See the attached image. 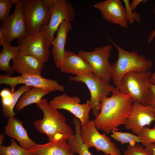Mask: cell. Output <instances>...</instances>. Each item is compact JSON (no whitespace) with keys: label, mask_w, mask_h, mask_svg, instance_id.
Returning <instances> with one entry per match:
<instances>
[{"label":"cell","mask_w":155,"mask_h":155,"mask_svg":"<svg viewBox=\"0 0 155 155\" xmlns=\"http://www.w3.org/2000/svg\"><path fill=\"white\" fill-rule=\"evenodd\" d=\"M41 88L51 92L59 91L63 92L65 87L55 80L46 79L41 75H21L12 77L8 74L0 75V84H6L10 86L11 92L14 91L15 87L19 84Z\"/></svg>","instance_id":"7c38bea8"},{"label":"cell","mask_w":155,"mask_h":155,"mask_svg":"<svg viewBox=\"0 0 155 155\" xmlns=\"http://www.w3.org/2000/svg\"><path fill=\"white\" fill-rule=\"evenodd\" d=\"M72 28L71 22L65 20L59 26L57 36L52 42L51 50L55 66L60 68L62 65L65 57V45L67 34Z\"/></svg>","instance_id":"ac0fdd59"},{"label":"cell","mask_w":155,"mask_h":155,"mask_svg":"<svg viewBox=\"0 0 155 155\" xmlns=\"http://www.w3.org/2000/svg\"><path fill=\"white\" fill-rule=\"evenodd\" d=\"M15 5L13 14H10L0 25V45L3 42L10 45L13 40L22 39L28 34L21 0H15Z\"/></svg>","instance_id":"8992f818"},{"label":"cell","mask_w":155,"mask_h":155,"mask_svg":"<svg viewBox=\"0 0 155 155\" xmlns=\"http://www.w3.org/2000/svg\"></svg>","instance_id":"ab89813d"},{"label":"cell","mask_w":155,"mask_h":155,"mask_svg":"<svg viewBox=\"0 0 155 155\" xmlns=\"http://www.w3.org/2000/svg\"><path fill=\"white\" fill-rule=\"evenodd\" d=\"M15 0H0V21L2 22L10 15V11Z\"/></svg>","instance_id":"f1b7e54d"},{"label":"cell","mask_w":155,"mask_h":155,"mask_svg":"<svg viewBox=\"0 0 155 155\" xmlns=\"http://www.w3.org/2000/svg\"><path fill=\"white\" fill-rule=\"evenodd\" d=\"M109 40L118 51L117 60L112 65V80L118 89L123 77L131 72H145L153 65L152 60L147 59L136 52L127 51L122 49L110 38Z\"/></svg>","instance_id":"3957f363"},{"label":"cell","mask_w":155,"mask_h":155,"mask_svg":"<svg viewBox=\"0 0 155 155\" xmlns=\"http://www.w3.org/2000/svg\"><path fill=\"white\" fill-rule=\"evenodd\" d=\"M148 104L155 109V85L152 83L150 86Z\"/></svg>","instance_id":"1f68e13d"},{"label":"cell","mask_w":155,"mask_h":155,"mask_svg":"<svg viewBox=\"0 0 155 155\" xmlns=\"http://www.w3.org/2000/svg\"><path fill=\"white\" fill-rule=\"evenodd\" d=\"M4 129L6 134L16 140L24 149H28L37 144L30 138L27 130L23 126V122L14 117L8 118L7 124Z\"/></svg>","instance_id":"d6986e66"},{"label":"cell","mask_w":155,"mask_h":155,"mask_svg":"<svg viewBox=\"0 0 155 155\" xmlns=\"http://www.w3.org/2000/svg\"><path fill=\"white\" fill-rule=\"evenodd\" d=\"M138 136L141 139L142 145L145 147L155 143V124L151 129L147 126L144 127Z\"/></svg>","instance_id":"4316f807"},{"label":"cell","mask_w":155,"mask_h":155,"mask_svg":"<svg viewBox=\"0 0 155 155\" xmlns=\"http://www.w3.org/2000/svg\"><path fill=\"white\" fill-rule=\"evenodd\" d=\"M126 11V19L128 23L133 24L135 21L139 22L141 21L140 14L136 11H133L131 8L129 0H123Z\"/></svg>","instance_id":"f546056e"},{"label":"cell","mask_w":155,"mask_h":155,"mask_svg":"<svg viewBox=\"0 0 155 155\" xmlns=\"http://www.w3.org/2000/svg\"><path fill=\"white\" fill-rule=\"evenodd\" d=\"M68 80L82 82L86 86L90 95V100L87 102L91 106L93 115L96 118L99 115L100 111L101 99L107 97L111 92L117 89L109 83L102 81L93 73L88 77L69 76Z\"/></svg>","instance_id":"ba28073f"},{"label":"cell","mask_w":155,"mask_h":155,"mask_svg":"<svg viewBox=\"0 0 155 155\" xmlns=\"http://www.w3.org/2000/svg\"><path fill=\"white\" fill-rule=\"evenodd\" d=\"M32 87L23 85L21 86L17 90L12 93L11 101L9 107L7 118H9L14 117L16 113L13 111V108L17 101L22 94L26 91L31 89Z\"/></svg>","instance_id":"484cf974"},{"label":"cell","mask_w":155,"mask_h":155,"mask_svg":"<svg viewBox=\"0 0 155 155\" xmlns=\"http://www.w3.org/2000/svg\"><path fill=\"white\" fill-rule=\"evenodd\" d=\"M28 150L34 155H75L71 150L67 140L37 144Z\"/></svg>","instance_id":"ffe728a7"},{"label":"cell","mask_w":155,"mask_h":155,"mask_svg":"<svg viewBox=\"0 0 155 155\" xmlns=\"http://www.w3.org/2000/svg\"><path fill=\"white\" fill-rule=\"evenodd\" d=\"M50 93L49 91L41 88L32 87L25 92L20 98L16 106L17 111L22 110L30 104L37 103L43 96Z\"/></svg>","instance_id":"44dd1931"},{"label":"cell","mask_w":155,"mask_h":155,"mask_svg":"<svg viewBox=\"0 0 155 155\" xmlns=\"http://www.w3.org/2000/svg\"><path fill=\"white\" fill-rule=\"evenodd\" d=\"M145 149L148 155H155V143L146 146Z\"/></svg>","instance_id":"d6a6232c"},{"label":"cell","mask_w":155,"mask_h":155,"mask_svg":"<svg viewBox=\"0 0 155 155\" xmlns=\"http://www.w3.org/2000/svg\"><path fill=\"white\" fill-rule=\"evenodd\" d=\"M146 0H133L131 3H130V7L131 10L134 11L137 5L142 2H145Z\"/></svg>","instance_id":"836d02e7"},{"label":"cell","mask_w":155,"mask_h":155,"mask_svg":"<svg viewBox=\"0 0 155 155\" xmlns=\"http://www.w3.org/2000/svg\"><path fill=\"white\" fill-rule=\"evenodd\" d=\"M19 52L32 56L45 63L49 58V48L52 43L40 30L32 31L23 38L18 40Z\"/></svg>","instance_id":"9c48e42d"},{"label":"cell","mask_w":155,"mask_h":155,"mask_svg":"<svg viewBox=\"0 0 155 155\" xmlns=\"http://www.w3.org/2000/svg\"><path fill=\"white\" fill-rule=\"evenodd\" d=\"M34 155L32 154V155Z\"/></svg>","instance_id":"f35d334b"},{"label":"cell","mask_w":155,"mask_h":155,"mask_svg":"<svg viewBox=\"0 0 155 155\" xmlns=\"http://www.w3.org/2000/svg\"><path fill=\"white\" fill-rule=\"evenodd\" d=\"M0 95L3 107L2 113L4 116L7 118L12 99V93L9 89L5 88L1 91Z\"/></svg>","instance_id":"83f0119b"},{"label":"cell","mask_w":155,"mask_h":155,"mask_svg":"<svg viewBox=\"0 0 155 155\" xmlns=\"http://www.w3.org/2000/svg\"><path fill=\"white\" fill-rule=\"evenodd\" d=\"M152 73L149 71L145 72L128 73L122 78L118 89L120 93L129 95L133 102L146 105L151 83Z\"/></svg>","instance_id":"277c9868"},{"label":"cell","mask_w":155,"mask_h":155,"mask_svg":"<svg viewBox=\"0 0 155 155\" xmlns=\"http://www.w3.org/2000/svg\"><path fill=\"white\" fill-rule=\"evenodd\" d=\"M76 12L71 4L67 0H55L51 7L50 22L46 26H42L40 30L52 43L54 34L60 24L65 20L70 22L75 19Z\"/></svg>","instance_id":"8fae6325"},{"label":"cell","mask_w":155,"mask_h":155,"mask_svg":"<svg viewBox=\"0 0 155 155\" xmlns=\"http://www.w3.org/2000/svg\"><path fill=\"white\" fill-rule=\"evenodd\" d=\"M55 0H21L24 16L28 34L40 30L50 22L51 7Z\"/></svg>","instance_id":"5b68a950"},{"label":"cell","mask_w":155,"mask_h":155,"mask_svg":"<svg viewBox=\"0 0 155 155\" xmlns=\"http://www.w3.org/2000/svg\"><path fill=\"white\" fill-rule=\"evenodd\" d=\"M154 14L155 15V7H154Z\"/></svg>","instance_id":"74e56055"},{"label":"cell","mask_w":155,"mask_h":155,"mask_svg":"<svg viewBox=\"0 0 155 155\" xmlns=\"http://www.w3.org/2000/svg\"><path fill=\"white\" fill-rule=\"evenodd\" d=\"M112 93L110 97L101 99L99 114L94 119L97 129L107 134L125 125L133 102L129 95L120 93L117 89Z\"/></svg>","instance_id":"6da1fadb"},{"label":"cell","mask_w":155,"mask_h":155,"mask_svg":"<svg viewBox=\"0 0 155 155\" xmlns=\"http://www.w3.org/2000/svg\"><path fill=\"white\" fill-rule=\"evenodd\" d=\"M75 133L73 137L67 140L72 152L77 153L79 155H92L88 149L84 144L81 138L80 131L82 127L80 120L74 117L73 119Z\"/></svg>","instance_id":"7402d4cb"},{"label":"cell","mask_w":155,"mask_h":155,"mask_svg":"<svg viewBox=\"0 0 155 155\" xmlns=\"http://www.w3.org/2000/svg\"><path fill=\"white\" fill-rule=\"evenodd\" d=\"M36 104L43 114L42 119L34 123L40 133L45 134L51 142L68 140L73 137V131L66 123L65 117L50 105L46 98H42Z\"/></svg>","instance_id":"7a4b0ae2"},{"label":"cell","mask_w":155,"mask_h":155,"mask_svg":"<svg viewBox=\"0 0 155 155\" xmlns=\"http://www.w3.org/2000/svg\"><path fill=\"white\" fill-rule=\"evenodd\" d=\"M151 81L152 84L155 85V70L152 73L151 76Z\"/></svg>","instance_id":"d590c367"},{"label":"cell","mask_w":155,"mask_h":155,"mask_svg":"<svg viewBox=\"0 0 155 155\" xmlns=\"http://www.w3.org/2000/svg\"><path fill=\"white\" fill-rule=\"evenodd\" d=\"M2 50L0 53V70L5 71L7 74L12 75L14 72L9 65V61L13 59L19 52L20 47L19 45L13 46L3 42Z\"/></svg>","instance_id":"603a6c76"},{"label":"cell","mask_w":155,"mask_h":155,"mask_svg":"<svg viewBox=\"0 0 155 155\" xmlns=\"http://www.w3.org/2000/svg\"><path fill=\"white\" fill-rule=\"evenodd\" d=\"M80 133L81 140L88 149L94 147L104 155H121L119 149L110 138L105 133L101 134L98 131L94 119L89 121L84 129H81Z\"/></svg>","instance_id":"30bf717a"},{"label":"cell","mask_w":155,"mask_h":155,"mask_svg":"<svg viewBox=\"0 0 155 155\" xmlns=\"http://www.w3.org/2000/svg\"><path fill=\"white\" fill-rule=\"evenodd\" d=\"M60 71L72 74L75 76L88 77L93 73V70L87 61L78 54L66 51L63 63Z\"/></svg>","instance_id":"2e32d148"},{"label":"cell","mask_w":155,"mask_h":155,"mask_svg":"<svg viewBox=\"0 0 155 155\" xmlns=\"http://www.w3.org/2000/svg\"><path fill=\"white\" fill-rule=\"evenodd\" d=\"M94 7L106 21L123 28L128 27L125 6L120 0H106L95 3Z\"/></svg>","instance_id":"9a60e30c"},{"label":"cell","mask_w":155,"mask_h":155,"mask_svg":"<svg viewBox=\"0 0 155 155\" xmlns=\"http://www.w3.org/2000/svg\"><path fill=\"white\" fill-rule=\"evenodd\" d=\"M112 48L111 45L108 44L97 47L92 51L81 50L78 53L88 63L98 78L108 83L112 76V65L109 61Z\"/></svg>","instance_id":"52a82bcc"},{"label":"cell","mask_w":155,"mask_h":155,"mask_svg":"<svg viewBox=\"0 0 155 155\" xmlns=\"http://www.w3.org/2000/svg\"><path fill=\"white\" fill-rule=\"evenodd\" d=\"M80 101L77 96H70L64 93L55 97L49 103L57 110H65L74 115L80 121L81 129H83L89 121V113L92 108L87 102L81 104Z\"/></svg>","instance_id":"4fadbf2b"},{"label":"cell","mask_w":155,"mask_h":155,"mask_svg":"<svg viewBox=\"0 0 155 155\" xmlns=\"http://www.w3.org/2000/svg\"><path fill=\"white\" fill-rule=\"evenodd\" d=\"M153 121H155L154 108L148 104L145 106L137 102H133L125 127L138 136L144 127L150 126Z\"/></svg>","instance_id":"5bb4252c"},{"label":"cell","mask_w":155,"mask_h":155,"mask_svg":"<svg viewBox=\"0 0 155 155\" xmlns=\"http://www.w3.org/2000/svg\"><path fill=\"white\" fill-rule=\"evenodd\" d=\"M4 139V135L1 133L0 135V146L1 145L2 143L3 142Z\"/></svg>","instance_id":"8d00e7d4"},{"label":"cell","mask_w":155,"mask_h":155,"mask_svg":"<svg viewBox=\"0 0 155 155\" xmlns=\"http://www.w3.org/2000/svg\"><path fill=\"white\" fill-rule=\"evenodd\" d=\"M155 37V28L150 33L148 40V43H150Z\"/></svg>","instance_id":"e575fe53"},{"label":"cell","mask_w":155,"mask_h":155,"mask_svg":"<svg viewBox=\"0 0 155 155\" xmlns=\"http://www.w3.org/2000/svg\"><path fill=\"white\" fill-rule=\"evenodd\" d=\"M111 136L115 140L121 142L122 145L129 143L130 145H134L136 143L141 142V140L137 135L129 133L117 131L113 130Z\"/></svg>","instance_id":"d4e9b609"},{"label":"cell","mask_w":155,"mask_h":155,"mask_svg":"<svg viewBox=\"0 0 155 155\" xmlns=\"http://www.w3.org/2000/svg\"><path fill=\"white\" fill-rule=\"evenodd\" d=\"M11 67L15 72L21 75H41L45 62L32 56L19 52L12 59Z\"/></svg>","instance_id":"e0dca14e"},{"label":"cell","mask_w":155,"mask_h":155,"mask_svg":"<svg viewBox=\"0 0 155 155\" xmlns=\"http://www.w3.org/2000/svg\"><path fill=\"white\" fill-rule=\"evenodd\" d=\"M123 155H148L142 145L139 144L129 145L123 151Z\"/></svg>","instance_id":"4dcf8cb0"},{"label":"cell","mask_w":155,"mask_h":155,"mask_svg":"<svg viewBox=\"0 0 155 155\" xmlns=\"http://www.w3.org/2000/svg\"><path fill=\"white\" fill-rule=\"evenodd\" d=\"M11 144L8 146H0V155H31V151L19 146L13 139Z\"/></svg>","instance_id":"cb8c5ba5"}]
</instances>
